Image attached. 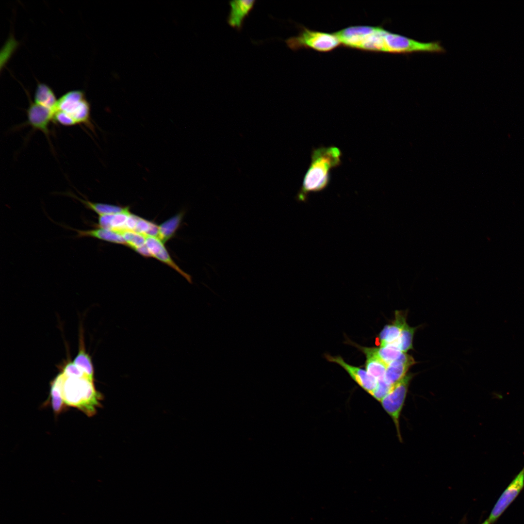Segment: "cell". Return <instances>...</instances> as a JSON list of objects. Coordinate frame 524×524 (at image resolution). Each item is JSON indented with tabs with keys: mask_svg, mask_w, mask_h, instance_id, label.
Masks as SVG:
<instances>
[{
	"mask_svg": "<svg viewBox=\"0 0 524 524\" xmlns=\"http://www.w3.org/2000/svg\"><path fill=\"white\" fill-rule=\"evenodd\" d=\"M415 363L412 356L403 353L400 358L388 365L384 379L393 386L406 375L409 368Z\"/></svg>",
	"mask_w": 524,
	"mask_h": 524,
	"instance_id": "8fae6325",
	"label": "cell"
},
{
	"mask_svg": "<svg viewBox=\"0 0 524 524\" xmlns=\"http://www.w3.org/2000/svg\"><path fill=\"white\" fill-rule=\"evenodd\" d=\"M55 111L65 114L74 126L83 124L93 131L90 104L83 91L74 90L65 93L58 99Z\"/></svg>",
	"mask_w": 524,
	"mask_h": 524,
	"instance_id": "277c9868",
	"label": "cell"
},
{
	"mask_svg": "<svg viewBox=\"0 0 524 524\" xmlns=\"http://www.w3.org/2000/svg\"><path fill=\"white\" fill-rule=\"evenodd\" d=\"M482 524H491V523H490L489 521L487 519Z\"/></svg>",
	"mask_w": 524,
	"mask_h": 524,
	"instance_id": "83f0119b",
	"label": "cell"
},
{
	"mask_svg": "<svg viewBox=\"0 0 524 524\" xmlns=\"http://www.w3.org/2000/svg\"><path fill=\"white\" fill-rule=\"evenodd\" d=\"M255 0H232L229 2L230 10L227 22L238 31L241 30L245 19L253 10Z\"/></svg>",
	"mask_w": 524,
	"mask_h": 524,
	"instance_id": "30bf717a",
	"label": "cell"
},
{
	"mask_svg": "<svg viewBox=\"0 0 524 524\" xmlns=\"http://www.w3.org/2000/svg\"><path fill=\"white\" fill-rule=\"evenodd\" d=\"M69 195L78 200L86 208L94 211L99 216L114 214L130 210L129 207L128 206L124 207L106 203L93 202L87 199L81 198L73 194Z\"/></svg>",
	"mask_w": 524,
	"mask_h": 524,
	"instance_id": "2e32d148",
	"label": "cell"
},
{
	"mask_svg": "<svg viewBox=\"0 0 524 524\" xmlns=\"http://www.w3.org/2000/svg\"><path fill=\"white\" fill-rule=\"evenodd\" d=\"M406 315L407 313L404 311H395L393 323L385 326L380 333V346L392 344L398 338L402 329L407 324Z\"/></svg>",
	"mask_w": 524,
	"mask_h": 524,
	"instance_id": "7c38bea8",
	"label": "cell"
},
{
	"mask_svg": "<svg viewBox=\"0 0 524 524\" xmlns=\"http://www.w3.org/2000/svg\"><path fill=\"white\" fill-rule=\"evenodd\" d=\"M79 237H92L113 243L126 245L121 233L111 229L98 227L90 230H75Z\"/></svg>",
	"mask_w": 524,
	"mask_h": 524,
	"instance_id": "5bb4252c",
	"label": "cell"
},
{
	"mask_svg": "<svg viewBox=\"0 0 524 524\" xmlns=\"http://www.w3.org/2000/svg\"><path fill=\"white\" fill-rule=\"evenodd\" d=\"M131 213L128 210L118 213L99 216L98 227L120 233L126 230V223Z\"/></svg>",
	"mask_w": 524,
	"mask_h": 524,
	"instance_id": "9a60e30c",
	"label": "cell"
},
{
	"mask_svg": "<svg viewBox=\"0 0 524 524\" xmlns=\"http://www.w3.org/2000/svg\"><path fill=\"white\" fill-rule=\"evenodd\" d=\"M58 99L53 90L44 83H37L34 96V102L55 111Z\"/></svg>",
	"mask_w": 524,
	"mask_h": 524,
	"instance_id": "e0dca14e",
	"label": "cell"
},
{
	"mask_svg": "<svg viewBox=\"0 0 524 524\" xmlns=\"http://www.w3.org/2000/svg\"><path fill=\"white\" fill-rule=\"evenodd\" d=\"M298 34L285 40L288 48L294 51L310 49L321 52L331 51L340 45V41L334 33H329L312 30L302 26Z\"/></svg>",
	"mask_w": 524,
	"mask_h": 524,
	"instance_id": "3957f363",
	"label": "cell"
},
{
	"mask_svg": "<svg viewBox=\"0 0 524 524\" xmlns=\"http://www.w3.org/2000/svg\"><path fill=\"white\" fill-rule=\"evenodd\" d=\"M120 233L125 241L126 245L135 250L146 245V236L131 230H124Z\"/></svg>",
	"mask_w": 524,
	"mask_h": 524,
	"instance_id": "603a6c76",
	"label": "cell"
},
{
	"mask_svg": "<svg viewBox=\"0 0 524 524\" xmlns=\"http://www.w3.org/2000/svg\"><path fill=\"white\" fill-rule=\"evenodd\" d=\"M135 251L137 253H139L140 255H142L143 256L146 257H152L149 251L148 250V248L146 246V245L138 248H137L135 250Z\"/></svg>",
	"mask_w": 524,
	"mask_h": 524,
	"instance_id": "4316f807",
	"label": "cell"
},
{
	"mask_svg": "<svg viewBox=\"0 0 524 524\" xmlns=\"http://www.w3.org/2000/svg\"><path fill=\"white\" fill-rule=\"evenodd\" d=\"M341 151L334 146L312 150L310 166L296 197L297 201H305L310 193L319 192L328 186L330 171L341 164Z\"/></svg>",
	"mask_w": 524,
	"mask_h": 524,
	"instance_id": "6da1fadb",
	"label": "cell"
},
{
	"mask_svg": "<svg viewBox=\"0 0 524 524\" xmlns=\"http://www.w3.org/2000/svg\"><path fill=\"white\" fill-rule=\"evenodd\" d=\"M55 111L39 105L30 99V105L27 110V123L34 130L43 132L49 139V125L53 121Z\"/></svg>",
	"mask_w": 524,
	"mask_h": 524,
	"instance_id": "52a82bcc",
	"label": "cell"
},
{
	"mask_svg": "<svg viewBox=\"0 0 524 524\" xmlns=\"http://www.w3.org/2000/svg\"><path fill=\"white\" fill-rule=\"evenodd\" d=\"M63 375L62 395L65 405L78 409L88 416L94 415L102 398L94 380L87 377H70Z\"/></svg>",
	"mask_w": 524,
	"mask_h": 524,
	"instance_id": "7a4b0ae2",
	"label": "cell"
},
{
	"mask_svg": "<svg viewBox=\"0 0 524 524\" xmlns=\"http://www.w3.org/2000/svg\"><path fill=\"white\" fill-rule=\"evenodd\" d=\"M416 328L409 326L406 324L401 332L398 338L393 343L403 353H406L412 348V340Z\"/></svg>",
	"mask_w": 524,
	"mask_h": 524,
	"instance_id": "44dd1931",
	"label": "cell"
},
{
	"mask_svg": "<svg viewBox=\"0 0 524 524\" xmlns=\"http://www.w3.org/2000/svg\"><path fill=\"white\" fill-rule=\"evenodd\" d=\"M377 352L379 357L388 365L397 360L403 353L397 346L393 344L377 348Z\"/></svg>",
	"mask_w": 524,
	"mask_h": 524,
	"instance_id": "7402d4cb",
	"label": "cell"
},
{
	"mask_svg": "<svg viewBox=\"0 0 524 524\" xmlns=\"http://www.w3.org/2000/svg\"><path fill=\"white\" fill-rule=\"evenodd\" d=\"M134 231L146 236L158 237L159 226L151 221L139 216Z\"/></svg>",
	"mask_w": 524,
	"mask_h": 524,
	"instance_id": "cb8c5ba5",
	"label": "cell"
},
{
	"mask_svg": "<svg viewBox=\"0 0 524 524\" xmlns=\"http://www.w3.org/2000/svg\"><path fill=\"white\" fill-rule=\"evenodd\" d=\"M326 358L329 361L335 362L341 366L361 387L371 395L372 394L378 384V380L376 378L364 370L349 365L340 357H333L327 355Z\"/></svg>",
	"mask_w": 524,
	"mask_h": 524,
	"instance_id": "ba28073f",
	"label": "cell"
},
{
	"mask_svg": "<svg viewBox=\"0 0 524 524\" xmlns=\"http://www.w3.org/2000/svg\"><path fill=\"white\" fill-rule=\"evenodd\" d=\"M524 487V467L502 493L488 520L494 522L518 496Z\"/></svg>",
	"mask_w": 524,
	"mask_h": 524,
	"instance_id": "8992f818",
	"label": "cell"
},
{
	"mask_svg": "<svg viewBox=\"0 0 524 524\" xmlns=\"http://www.w3.org/2000/svg\"><path fill=\"white\" fill-rule=\"evenodd\" d=\"M79 350L73 362L90 379L94 380V369L91 357L86 352L82 337H80Z\"/></svg>",
	"mask_w": 524,
	"mask_h": 524,
	"instance_id": "ffe728a7",
	"label": "cell"
},
{
	"mask_svg": "<svg viewBox=\"0 0 524 524\" xmlns=\"http://www.w3.org/2000/svg\"><path fill=\"white\" fill-rule=\"evenodd\" d=\"M393 386L388 383L384 378L378 381L377 385L372 395L377 401H380L389 393Z\"/></svg>",
	"mask_w": 524,
	"mask_h": 524,
	"instance_id": "d4e9b609",
	"label": "cell"
},
{
	"mask_svg": "<svg viewBox=\"0 0 524 524\" xmlns=\"http://www.w3.org/2000/svg\"><path fill=\"white\" fill-rule=\"evenodd\" d=\"M65 376L70 377H88L73 362H68L62 368L61 372Z\"/></svg>",
	"mask_w": 524,
	"mask_h": 524,
	"instance_id": "484cf974",
	"label": "cell"
},
{
	"mask_svg": "<svg viewBox=\"0 0 524 524\" xmlns=\"http://www.w3.org/2000/svg\"><path fill=\"white\" fill-rule=\"evenodd\" d=\"M413 376L412 374H407L393 386L389 393L380 401L382 407L394 424L397 435L400 442H402V438L400 428V417Z\"/></svg>",
	"mask_w": 524,
	"mask_h": 524,
	"instance_id": "5b68a950",
	"label": "cell"
},
{
	"mask_svg": "<svg viewBox=\"0 0 524 524\" xmlns=\"http://www.w3.org/2000/svg\"><path fill=\"white\" fill-rule=\"evenodd\" d=\"M184 213L181 212L159 226L158 238L165 243L174 236L179 228Z\"/></svg>",
	"mask_w": 524,
	"mask_h": 524,
	"instance_id": "d6986e66",
	"label": "cell"
},
{
	"mask_svg": "<svg viewBox=\"0 0 524 524\" xmlns=\"http://www.w3.org/2000/svg\"><path fill=\"white\" fill-rule=\"evenodd\" d=\"M164 244L158 237L146 236V245L151 256L168 265L185 278L189 282L192 283L191 276L182 271L176 264Z\"/></svg>",
	"mask_w": 524,
	"mask_h": 524,
	"instance_id": "9c48e42d",
	"label": "cell"
},
{
	"mask_svg": "<svg viewBox=\"0 0 524 524\" xmlns=\"http://www.w3.org/2000/svg\"><path fill=\"white\" fill-rule=\"evenodd\" d=\"M362 349L366 356L367 372L378 381L384 378L388 365L379 357L377 348L364 347Z\"/></svg>",
	"mask_w": 524,
	"mask_h": 524,
	"instance_id": "4fadbf2b",
	"label": "cell"
},
{
	"mask_svg": "<svg viewBox=\"0 0 524 524\" xmlns=\"http://www.w3.org/2000/svg\"><path fill=\"white\" fill-rule=\"evenodd\" d=\"M63 381V375L61 372L50 382V404L56 414L61 412L66 405L62 395Z\"/></svg>",
	"mask_w": 524,
	"mask_h": 524,
	"instance_id": "ac0fdd59",
	"label": "cell"
}]
</instances>
